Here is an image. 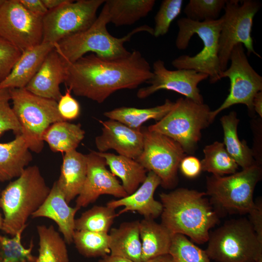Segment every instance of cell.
<instances>
[{"mask_svg":"<svg viewBox=\"0 0 262 262\" xmlns=\"http://www.w3.org/2000/svg\"><path fill=\"white\" fill-rule=\"evenodd\" d=\"M205 251L217 262H256L262 243L246 218L232 219L210 233Z\"/></svg>","mask_w":262,"mask_h":262,"instance_id":"ba28073f","label":"cell"},{"mask_svg":"<svg viewBox=\"0 0 262 262\" xmlns=\"http://www.w3.org/2000/svg\"><path fill=\"white\" fill-rule=\"evenodd\" d=\"M211 110L206 104L180 98L162 119L147 129L166 135L177 142L186 154H192L201 137V131L212 122Z\"/></svg>","mask_w":262,"mask_h":262,"instance_id":"8992f818","label":"cell"},{"mask_svg":"<svg viewBox=\"0 0 262 262\" xmlns=\"http://www.w3.org/2000/svg\"><path fill=\"white\" fill-rule=\"evenodd\" d=\"M87 173V159L76 150L65 153L56 182L69 204L80 193Z\"/></svg>","mask_w":262,"mask_h":262,"instance_id":"7402d4cb","label":"cell"},{"mask_svg":"<svg viewBox=\"0 0 262 262\" xmlns=\"http://www.w3.org/2000/svg\"><path fill=\"white\" fill-rule=\"evenodd\" d=\"M84 135L85 131L80 124L63 121L51 125L44 132L43 140L52 151L65 153L76 150Z\"/></svg>","mask_w":262,"mask_h":262,"instance_id":"f546056e","label":"cell"},{"mask_svg":"<svg viewBox=\"0 0 262 262\" xmlns=\"http://www.w3.org/2000/svg\"><path fill=\"white\" fill-rule=\"evenodd\" d=\"M179 168L186 177L194 178L202 171L201 162L193 156H185L181 161Z\"/></svg>","mask_w":262,"mask_h":262,"instance_id":"b9f144b4","label":"cell"},{"mask_svg":"<svg viewBox=\"0 0 262 262\" xmlns=\"http://www.w3.org/2000/svg\"><path fill=\"white\" fill-rule=\"evenodd\" d=\"M155 0H107L109 23L116 26L131 25L146 16L155 4Z\"/></svg>","mask_w":262,"mask_h":262,"instance_id":"f1b7e54d","label":"cell"},{"mask_svg":"<svg viewBox=\"0 0 262 262\" xmlns=\"http://www.w3.org/2000/svg\"><path fill=\"white\" fill-rule=\"evenodd\" d=\"M139 220L124 222L111 229L109 236L110 254L142 262V245Z\"/></svg>","mask_w":262,"mask_h":262,"instance_id":"603a6c76","label":"cell"},{"mask_svg":"<svg viewBox=\"0 0 262 262\" xmlns=\"http://www.w3.org/2000/svg\"><path fill=\"white\" fill-rule=\"evenodd\" d=\"M4 0H0V7L1 5H2V4L3 3V2H4Z\"/></svg>","mask_w":262,"mask_h":262,"instance_id":"816d5d0a","label":"cell"},{"mask_svg":"<svg viewBox=\"0 0 262 262\" xmlns=\"http://www.w3.org/2000/svg\"><path fill=\"white\" fill-rule=\"evenodd\" d=\"M262 169L256 164L228 176L207 178L206 195L212 202L229 213H248L255 206L253 193L261 180Z\"/></svg>","mask_w":262,"mask_h":262,"instance_id":"9c48e42d","label":"cell"},{"mask_svg":"<svg viewBox=\"0 0 262 262\" xmlns=\"http://www.w3.org/2000/svg\"><path fill=\"white\" fill-rule=\"evenodd\" d=\"M102 132L96 137L95 143L99 152L115 150L118 155L134 160L142 153L143 134L141 129H134L118 121L99 120Z\"/></svg>","mask_w":262,"mask_h":262,"instance_id":"e0dca14e","label":"cell"},{"mask_svg":"<svg viewBox=\"0 0 262 262\" xmlns=\"http://www.w3.org/2000/svg\"><path fill=\"white\" fill-rule=\"evenodd\" d=\"M183 1L164 0L154 17L153 35L155 37L166 34L172 21L180 14Z\"/></svg>","mask_w":262,"mask_h":262,"instance_id":"74e56055","label":"cell"},{"mask_svg":"<svg viewBox=\"0 0 262 262\" xmlns=\"http://www.w3.org/2000/svg\"><path fill=\"white\" fill-rule=\"evenodd\" d=\"M105 0H67L43 17V43L53 44L87 29Z\"/></svg>","mask_w":262,"mask_h":262,"instance_id":"8fae6325","label":"cell"},{"mask_svg":"<svg viewBox=\"0 0 262 262\" xmlns=\"http://www.w3.org/2000/svg\"><path fill=\"white\" fill-rule=\"evenodd\" d=\"M227 0H190L184 8L186 18L198 22L218 19Z\"/></svg>","mask_w":262,"mask_h":262,"instance_id":"8d00e7d4","label":"cell"},{"mask_svg":"<svg viewBox=\"0 0 262 262\" xmlns=\"http://www.w3.org/2000/svg\"><path fill=\"white\" fill-rule=\"evenodd\" d=\"M50 190L39 167L27 166L1 191L0 207L3 217L1 230L13 236L26 228L29 217L42 205Z\"/></svg>","mask_w":262,"mask_h":262,"instance_id":"277c9868","label":"cell"},{"mask_svg":"<svg viewBox=\"0 0 262 262\" xmlns=\"http://www.w3.org/2000/svg\"><path fill=\"white\" fill-rule=\"evenodd\" d=\"M65 65L66 87L98 103L118 90L136 88L153 76L149 63L136 50L115 59L91 53Z\"/></svg>","mask_w":262,"mask_h":262,"instance_id":"6da1fadb","label":"cell"},{"mask_svg":"<svg viewBox=\"0 0 262 262\" xmlns=\"http://www.w3.org/2000/svg\"><path fill=\"white\" fill-rule=\"evenodd\" d=\"M111 173L118 177L122 186L128 194L135 192L146 179L147 171L135 160L109 152H99Z\"/></svg>","mask_w":262,"mask_h":262,"instance_id":"484cf974","label":"cell"},{"mask_svg":"<svg viewBox=\"0 0 262 262\" xmlns=\"http://www.w3.org/2000/svg\"><path fill=\"white\" fill-rule=\"evenodd\" d=\"M249 221L252 226L258 239L262 243V200L255 202L254 207L248 213Z\"/></svg>","mask_w":262,"mask_h":262,"instance_id":"7bdbcfd3","label":"cell"},{"mask_svg":"<svg viewBox=\"0 0 262 262\" xmlns=\"http://www.w3.org/2000/svg\"><path fill=\"white\" fill-rule=\"evenodd\" d=\"M21 134L11 141L0 143V182L19 177L33 160Z\"/></svg>","mask_w":262,"mask_h":262,"instance_id":"cb8c5ba5","label":"cell"},{"mask_svg":"<svg viewBox=\"0 0 262 262\" xmlns=\"http://www.w3.org/2000/svg\"><path fill=\"white\" fill-rule=\"evenodd\" d=\"M98 262H134L127 259L112 255H107L101 258Z\"/></svg>","mask_w":262,"mask_h":262,"instance_id":"bcb514c9","label":"cell"},{"mask_svg":"<svg viewBox=\"0 0 262 262\" xmlns=\"http://www.w3.org/2000/svg\"><path fill=\"white\" fill-rule=\"evenodd\" d=\"M22 52L0 36V82L10 73Z\"/></svg>","mask_w":262,"mask_h":262,"instance_id":"ab89813d","label":"cell"},{"mask_svg":"<svg viewBox=\"0 0 262 262\" xmlns=\"http://www.w3.org/2000/svg\"><path fill=\"white\" fill-rule=\"evenodd\" d=\"M224 132L223 143L225 148L242 169L254 164H259L254 159V153L245 140L241 141L237 133L240 120L237 113L231 111L220 118ZM260 165V164H259Z\"/></svg>","mask_w":262,"mask_h":262,"instance_id":"4316f807","label":"cell"},{"mask_svg":"<svg viewBox=\"0 0 262 262\" xmlns=\"http://www.w3.org/2000/svg\"><path fill=\"white\" fill-rule=\"evenodd\" d=\"M159 196L162 224L172 234L187 236L196 243L208 242L210 229L219 220L205 192L180 188Z\"/></svg>","mask_w":262,"mask_h":262,"instance_id":"7a4b0ae2","label":"cell"},{"mask_svg":"<svg viewBox=\"0 0 262 262\" xmlns=\"http://www.w3.org/2000/svg\"><path fill=\"white\" fill-rule=\"evenodd\" d=\"M229 60V67L220 73L221 79L228 78L229 80V94L217 109L211 111L212 122L219 113L235 104L246 105L249 112H253L254 97L262 91V77L251 66L242 44L233 47Z\"/></svg>","mask_w":262,"mask_h":262,"instance_id":"4fadbf2b","label":"cell"},{"mask_svg":"<svg viewBox=\"0 0 262 262\" xmlns=\"http://www.w3.org/2000/svg\"><path fill=\"white\" fill-rule=\"evenodd\" d=\"M152 72V77L147 82L150 85L138 90L137 97L139 98H147L160 90H167L178 93L196 102L204 103L198 84L208 78L207 74L193 69L169 70L160 59L153 63Z\"/></svg>","mask_w":262,"mask_h":262,"instance_id":"9a60e30c","label":"cell"},{"mask_svg":"<svg viewBox=\"0 0 262 262\" xmlns=\"http://www.w3.org/2000/svg\"><path fill=\"white\" fill-rule=\"evenodd\" d=\"M175 102L166 99L160 105L147 108L120 107L105 112L103 115L109 119L118 121L134 129H141L148 120H160L172 109Z\"/></svg>","mask_w":262,"mask_h":262,"instance_id":"83f0119b","label":"cell"},{"mask_svg":"<svg viewBox=\"0 0 262 262\" xmlns=\"http://www.w3.org/2000/svg\"><path fill=\"white\" fill-rule=\"evenodd\" d=\"M203 153L204 157L201 162L202 171L217 176L237 172L239 166L227 152L223 143L216 141L205 146Z\"/></svg>","mask_w":262,"mask_h":262,"instance_id":"1f68e13d","label":"cell"},{"mask_svg":"<svg viewBox=\"0 0 262 262\" xmlns=\"http://www.w3.org/2000/svg\"><path fill=\"white\" fill-rule=\"evenodd\" d=\"M65 77V64L54 49L25 88L39 97L58 101L62 96L60 85L64 83Z\"/></svg>","mask_w":262,"mask_h":262,"instance_id":"d6986e66","label":"cell"},{"mask_svg":"<svg viewBox=\"0 0 262 262\" xmlns=\"http://www.w3.org/2000/svg\"><path fill=\"white\" fill-rule=\"evenodd\" d=\"M73 243L78 252L85 257H102L110 252L107 233L75 230Z\"/></svg>","mask_w":262,"mask_h":262,"instance_id":"836d02e7","label":"cell"},{"mask_svg":"<svg viewBox=\"0 0 262 262\" xmlns=\"http://www.w3.org/2000/svg\"><path fill=\"white\" fill-rule=\"evenodd\" d=\"M9 89H0V137L5 132L12 131L16 135L21 134V128L9 101Z\"/></svg>","mask_w":262,"mask_h":262,"instance_id":"f35d334b","label":"cell"},{"mask_svg":"<svg viewBox=\"0 0 262 262\" xmlns=\"http://www.w3.org/2000/svg\"><path fill=\"white\" fill-rule=\"evenodd\" d=\"M21 4L29 12L39 16L43 17L48 10L42 0H19Z\"/></svg>","mask_w":262,"mask_h":262,"instance_id":"ee69618b","label":"cell"},{"mask_svg":"<svg viewBox=\"0 0 262 262\" xmlns=\"http://www.w3.org/2000/svg\"><path fill=\"white\" fill-rule=\"evenodd\" d=\"M39 254L35 262H69L66 242L53 225H38Z\"/></svg>","mask_w":262,"mask_h":262,"instance_id":"4dcf8cb0","label":"cell"},{"mask_svg":"<svg viewBox=\"0 0 262 262\" xmlns=\"http://www.w3.org/2000/svg\"><path fill=\"white\" fill-rule=\"evenodd\" d=\"M161 183L157 175L148 172L146 179L135 192L124 197L112 200L106 206L114 209L124 206L117 213L118 216L128 212H136L145 218L154 219L163 211L162 203L154 198V192Z\"/></svg>","mask_w":262,"mask_h":262,"instance_id":"ac0fdd59","label":"cell"},{"mask_svg":"<svg viewBox=\"0 0 262 262\" xmlns=\"http://www.w3.org/2000/svg\"><path fill=\"white\" fill-rule=\"evenodd\" d=\"M143 134L142 153L135 159L148 172L161 179L164 188L173 187L177 183V172L186 156L181 146L172 138L161 133L141 129Z\"/></svg>","mask_w":262,"mask_h":262,"instance_id":"7c38bea8","label":"cell"},{"mask_svg":"<svg viewBox=\"0 0 262 262\" xmlns=\"http://www.w3.org/2000/svg\"><path fill=\"white\" fill-rule=\"evenodd\" d=\"M79 210L69 206L55 181L42 205L33 213L32 218L46 217L54 221L58 226L64 239L68 244L73 243L75 229V216Z\"/></svg>","mask_w":262,"mask_h":262,"instance_id":"ffe728a7","label":"cell"},{"mask_svg":"<svg viewBox=\"0 0 262 262\" xmlns=\"http://www.w3.org/2000/svg\"><path fill=\"white\" fill-rule=\"evenodd\" d=\"M261 6L259 2L253 0L226 1L219 39L218 57L221 71L228 68L231 52L238 44L245 47L248 56L253 53L261 58L254 50L251 35L254 17Z\"/></svg>","mask_w":262,"mask_h":262,"instance_id":"30bf717a","label":"cell"},{"mask_svg":"<svg viewBox=\"0 0 262 262\" xmlns=\"http://www.w3.org/2000/svg\"><path fill=\"white\" fill-rule=\"evenodd\" d=\"M1 193V191L0 189V200ZM2 223H3V217H2L1 214L0 212V229H1L2 226Z\"/></svg>","mask_w":262,"mask_h":262,"instance_id":"681fc988","label":"cell"},{"mask_svg":"<svg viewBox=\"0 0 262 262\" xmlns=\"http://www.w3.org/2000/svg\"><path fill=\"white\" fill-rule=\"evenodd\" d=\"M169 254L173 262H211L205 250L181 234L173 235Z\"/></svg>","mask_w":262,"mask_h":262,"instance_id":"d590c367","label":"cell"},{"mask_svg":"<svg viewBox=\"0 0 262 262\" xmlns=\"http://www.w3.org/2000/svg\"><path fill=\"white\" fill-rule=\"evenodd\" d=\"M0 36L21 52L40 44L43 17L27 10L19 0H4L0 7Z\"/></svg>","mask_w":262,"mask_h":262,"instance_id":"5bb4252c","label":"cell"},{"mask_svg":"<svg viewBox=\"0 0 262 262\" xmlns=\"http://www.w3.org/2000/svg\"><path fill=\"white\" fill-rule=\"evenodd\" d=\"M145 262H173L171 256L169 254L161 255L150 259Z\"/></svg>","mask_w":262,"mask_h":262,"instance_id":"c3c4849f","label":"cell"},{"mask_svg":"<svg viewBox=\"0 0 262 262\" xmlns=\"http://www.w3.org/2000/svg\"><path fill=\"white\" fill-rule=\"evenodd\" d=\"M26 228H22L11 238L0 235V262H35L36 257L32 253L33 241L28 248L21 243L22 234Z\"/></svg>","mask_w":262,"mask_h":262,"instance_id":"e575fe53","label":"cell"},{"mask_svg":"<svg viewBox=\"0 0 262 262\" xmlns=\"http://www.w3.org/2000/svg\"><path fill=\"white\" fill-rule=\"evenodd\" d=\"M9 90L21 134L30 150L39 153L44 147L45 131L52 124L65 121L59 113L57 101L37 96L25 88Z\"/></svg>","mask_w":262,"mask_h":262,"instance_id":"52a82bcc","label":"cell"},{"mask_svg":"<svg viewBox=\"0 0 262 262\" xmlns=\"http://www.w3.org/2000/svg\"><path fill=\"white\" fill-rule=\"evenodd\" d=\"M142 262L169 254L172 234L161 223L144 218L139 223Z\"/></svg>","mask_w":262,"mask_h":262,"instance_id":"d4e9b609","label":"cell"},{"mask_svg":"<svg viewBox=\"0 0 262 262\" xmlns=\"http://www.w3.org/2000/svg\"><path fill=\"white\" fill-rule=\"evenodd\" d=\"M222 23L220 17L213 20L195 21L186 17L177 21L179 31L175 44L178 49H185L192 37L196 34L203 47L194 56L182 55L173 60L172 65L177 69H193L207 74L211 83L221 80L218 51L219 39Z\"/></svg>","mask_w":262,"mask_h":262,"instance_id":"5b68a950","label":"cell"},{"mask_svg":"<svg viewBox=\"0 0 262 262\" xmlns=\"http://www.w3.org/2000/svg\"><path fill=\"white\" fill-rule=\"evenodd\" d=\"M67 1V0H42L43 3L48 10L56 8Z\"/></svg>","mask_w":262,"mask_h":262,"instance_id":"7dc6e473","label":"cell"},{"mask_svg":"<svg viewBox=\"0 0 262 262\" xmlns=\"http://www.w3.org/2000/svg\"><path fill=\"white\" fill-rule=\"evenodd\" d=\"M253 108L254 111L256 112L262 117V91L257 93L253 100Z\"/></svg>","mask_w":262,"mask_h":262,"instance_id":"f6af8a7d","label":"cell"},{"mask_svg":"<svg viewBox=\"0 0 262 262\" xmlns=\"http://www.w3.org/2000/svg\"><path fill=\"white\" fill-rule=\"evenodd\" d=\"M71 90L66 87L64 95L57 101L59 113L65 121L73 120L78 117L81 107L78 101L71 95Z\"/></svg>","mask_w":262,"mask_h":262,"instance_id":"60d3db41","label":"cell"},{"mask_svg":"<svg viewBox=\"0 0 262 262\" xmlns=\"http://www.w3.org/2000/svg\"><path fill=\"white\" fill-rule=\"evenodd\" d=\"M109 23L107 9L104 4L100 13L90 27L54 44V49L65 64L73 63L88 52L104 58L115 59L131 54L124 45L134 34L146 32L153 35V28L144 25L134 29L122 37H115L107 29Z\"/></svg>","mask_w":262,"mask_h":262,"instance_id":"3957f363","label":"cell"},{"mask_svg":"<svg viewBox=\"0 0 262 262\" xmlns=\"http://www.w3.org/2000/svg\"><path fill=\"white\" fill-rule=\"evenodd\" d=\"M87 173L82 189L77 196L75 207L78 210L94 202L102 195L123 198L128 194L121 184L106 167L105 159L98 151L86 154Z\"/></svg>","mask_w":262,"mask_h":262,"instance_id":"2e32d148","label":"cell"},{"mask_svg":"<svg viewBox=\"0 0 262 262\" xmlns=\"http://www.w3.org/2000/svg\"><path fill=\"white\" fill-rule=\"evenodd\" d=\"M256 262H262V256H260L256 261Z\"/></svg>","mask_w":262,"mask_h":262,"instance_id":"f907efd6","label":"cell"},{"mask_svg":"<svg viewBox=\"0 0 262 262\" xmlns=\"http://www.w3.org/2000/svg\"><path fill=\"white\" fill-rule=\"evenodd\" d=\"M117 216L115 209L107 206L95 205L75 219V229L108 233Z\"/></svg>","mask_w":262,"mask_h":262,"instance_id":"d6a6232c","label":"cell"},{"mask_svg":"<svg viewBox=\"0 0 262 262\" xmlns=\"http://www.w3.org/2000/svg\"><path fill=\"white\" fill-rule=\"evenodd\" d=\"M54 44L43 43L22 53L10 73L0 82V89L24 88L37 72Z\"/></svg>","mask_w":262,"mask_h":262,"instance_id":"44dd1931","label":"cell"}]
</instances>
